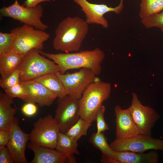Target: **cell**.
I'll return each instance as SVG.
<instances>
[{
    "mask_svg": "<svg viewBox=\"0 0 163 163\" xmlns=\"http://www.w3.org/2000/svg\"><path fill=\"white\" fill-rule=\"evenodd\" d=\"M128 108L140 134L151 136L152 129L160 118L159 114L150 106L143 105L135 93Z\"/></svg>",
    "mask_w": 163,
    "mask_h": 163,
    "instance_id": "30bf717a",
    "label": "cell"
},
{
    "mask_svg": "<svg viewBox=\"0 0 163 163\" xmlns=\"http://www.w3.org/2000/svg\"><path fill=\"white\" fill-rule=\"evenodd\" d=\"M114 157L117 163H157L159 160V155L155 150L147 153L114 151Z\"/></svg>",
    "mask_w": 163,
    "mask_h": 163,
    "instance_id": "e0dca14e",
    "label": "cell"
},
{
    "mask_svg": "<svg viewBox=\"0 0 163 163\" xmlns=\"http://www.w3.org/2000/svg\"><path fill=\"white\" fill-rule=\"evenodd\" d=\"M11 32L14 35L12 51L24 56L33 50H42L44 43L50 37L45 30L25 24L13 29Z\"/></svg>",
    "mask_w": 163,
    "mask_h": 163,
    "instance_id": "277c9868",
    "label": "cell"
},
{
    "mask_svg": "<svg viewBox=\"0 0 163 163\" xmlns=\"http://www.w3.org/2000/svg\"><path fill=\"white\" fill-rule=\"evenodd\" d=\"M109 145L116 152L143 153L149 150L163 151V140L141 134L128 138L116 139Z\"/></svg>",
    "mask_w": 163,
    "mask_h": 163,
    "instance_id": "9c48e42d",
    "label": "cell"
},
{
    "mask_svg": "<svg viewBox=\"0 0 163 163\" xmlns=\"http://www.w3.org/2000/svg\"><path fill=\"white\" fill-rule=\"evenodd\" d=\"M55 0H25L23 5L26 7L30 8L35 7L41 3L45 2H54Z\"/></svg>",
    "mask_w": 163,
    "mask_h": 163,
    "instance_id": "d6a6232c",
    "label": "cell"
},
{
    "mask_svg": "<svg viewBox=\"0 0 163 163\" xmlns=\"http://www.w3.org/2000/svg\"><path fill=\"white\" fill-rule=\"evenodd\" d=\"M13 99L0 91V129H11V128L16 112V109L12 106Z\"/></svg>",
    "mask_w": 163,
    "mask_h": 163,
    "instance_id": "ac0fdd59",
    "label": "cell"
},
{
    "mask_svg": "<svg viewBox=\"0 0 163 163\" xmlns=\"http://www.w3.org/2000/svg\"><path fill=\"white\" fill-rule=\"evenodd\" d=\"M37 110V108L35 104L31 102H27L23 105L21 108L23 113L28 117L34 115Z\"/></svg>",
    "mask_w": 163,
    "mask_h": 163,
    "instance_id": "f546056e",
    "label": "cell"
},
{
    "mask_svg": "<svg viewBox=\"0 0 163 163\" xmlns=\"http://www.w3.org/2000/svg\"><path fill=\"white\" fill-rule=\"evenodd\" d=\"M43 9L41 4L28 8L21 5L18 0L11 5L3 7L0 9L2 17L11 18L34 28L45 30L48 28L41 20Z\"/></svg>",
    "mask_w": 163,
    "mask_h": 163,
    "instance_id": "8992f818",
    "label": "cell"
},
{
    "mask_svg": "<svg viewBox=\"0 0 163 163\" xmlns=\"http://www.w3.org/2000/svg\"><path fill=\"white\" fill-rule=\"evenodd\" d=\"M0 163H14L12 155L7 146L0 148Z\"/></svg>",
    "mask_w": 163,
    "mask_h": 163,
    "instance_id": "4dcf8cb0",
    "label": "cell"
},
{
    "mask_svg": "<svg viewBox=\"0 0 163 163\" xmlns=\"http://www.w3.org/2000/svg\"><path fill=\"white\" fill-rule=\"evenodd\" d=\"M20 80H32L44 75L60 71L58 65L34 49L26 54L20 67Z\"/></svg>",
    "mask_w": 163,
    "mask_h": 163,
    "instance_id": "5b68a950",
    "label": "cell"
},
{
    "mask_svg": "<svg viewBox=\"0 0 163 163\" xmlns=\"http://www.w3.org/2000/svg\"><path fill=\"white\" fill-rule=\"evenodd\" d=\"M116 116V139L131 138L140 134L128 109H123L119 105L114 109Z\"/></svg>",
    "mask_w": 163,
    "mask_h": 163,
    "instance_id": "9a60e30c",
    "label": "cell"
},
{
    "mask_svg": "<svg viewBox=\"0 0 163 163\" xmlns=\"http://www.w3.org/2000/svg\"><path fill=\"white\" fill-rule=\"evenodd\" d=\"M29 134L24 132L19 125L18 118L15 117L11 129V137L6 146L12 155L14 163H27L25 151Z\"/></svg>",
    "mask_w": 163,
    "mask_h": 163,
    "instance_id": "4fadbf2b",
    "label": "cell"
},
{
    "mask_svg": "<svg viewBox=\"0 0 163 163\" xmlns=\"http://www.w3.org/2000/svg\"><path fill=\"white\" fill-rule=\"evenodd\" d=\"M42 56L52 60L58 65L59 72L64 74L67 71L80 68L91 69L96 75L102 70L101 64L105 58L104 52L97 47L91 50H85L74 53L53 54L39 50Z\"/></svg>",
    "mask_w": 163,
    "mask_h": 163,
    "instance_id": "6da1fadb",
    "label": "cell"
},
{
    "mask_svg": "<svg viewBox=\"0 0 163 163\" xmlns=\"http://www.w3.org/2000/svg\"><path fill=\"white\" fill-rule=\"evenodd\" d=\"M28 145L34 153V158L30 163H68L67 157L62 153L31 142Z\"/></svg>",
    "mask_w": 163,
    "mask_h": 163,
    "instance_id": "2e32d148",
    "label": "cell"
},
{
    "mask_svg": "<svg viewBox=\"0 0 163 163\" xmlns=\"http://www.w3.org/2000/svg\"><path fill=\"white\" fill-rule=\"evenodd\" d=\"M73 1L81 7L85 15V21L88 24L100 25L105 28L108 27L109 23L104 16V14L109 12H113L119 14L124 8V0H121L119 5L115 7H109L104 4L90 3L87 0Z\"/></svg>",
    "mask_w": 163,
    "mask_h": 163,
    "instance_id": "7c38bea8",
    "label": "cell"
},
{
    "mask_svg": "<svg viewBox=\"0 0 163 163\" xmlns=\"http://www.w3.org/2000/svg\"><path fill=\"white\" fill-rule=\"evenodd\" d=\"M56 74L62 83L67 94L79 100L87 88L99 78L90 69L82 68L73 73Z\"/></svg>",
    "mask_w": 163,
    "mask_h": 163,
    "instance_id": "ba28073f",
    "label": "cell"
},
{
    "mask_svg": "<svg viewBox=\"0 0 163 163\" xmlns=\"http://www.w3.org/2000/svg\"><path fill=\"white\" fill-rule=\"evenodd\" d=\"M11 137V129H0V148L6 146Z\"/></svg>",
    "mask_w": 163,
    "mask_h": 163,
    "instance_id": "1f68e13d",
    "label": "cell"
},
{
    "mask_svg": "<svg viewBox=\"0 0 163 163\" xmlns=\"http://www.w3.org/2000/svg\"><path fill=\"white\" fill-rule=\"evenodd\" d=\"M3 1H5V0H3Z\"/></svg>",
    "mask_w": 163,
    "mask_h": 163,
    "instance_id": "836d02e7",
    "label": "cell"
},
{
    "mask_svg": "<svg viewBox=\"0 0 163 163\" xmlns=\"http://www.w3.org/2000/svg\"><path fill=\"white\" fill-rule=\"evenodd\" d=\"M14 35L11 33L0 32V55L7 53L12 51Z\"/></svg>",
    "mask_w": 163,
    "mask_h": 163,
    "instance_id": "484cf974",
    "label": "cell"
},
{
    "mask_svg": "<svg viewBox=\"0 0 163 163\" xmlns=\"http://www.w3.org/2000/svg\"><path fill=\"white\" fill-rule=\"evenodd\" d=\"M80 117L78 99L68 95L58 98L54 118L60 133L66 134Z\"/></svg>",
    "mask_w": 163,
    "mask_h": 163,
    "instance_id": "8fae6325",
    "label": "cell"
},
{
    "mask_svg": "<svg viewBox=\"0 0 163 163\" xmlns=\"http://www.w3.org/2000/svg\"><path fill=\"white\" fill-rule=\"evenodd\" d=\"M88 24L77 16L68 17L62 20L55 30L54 48L66 53L78 51L88 33Z\"/></svg>",
    "mask_w": 163,
    "mask_h": 163,
    "instance_id": "7a4b0ae2",
    "label": "cell"
},
{
    "mask_svg": "<svg viewBox=\"0 0 163 163\" xmlns=\"http://www.w3.org/2000/svg\"><path fill=\"white\" fill-rule=\"evenodd\" d=\"M139 16L141 19L163 10V0H141Z\"/></svg>",
    "mask_w": 163,
    "mask_h": 163,
    "instance_id": "603a6c76",
    "label": "cell"
},
{
    "mask_svg": "<svg viewBox=\"0 0 163 163\" xmlns=\"http://www.w3.org/2000/svg\"><path fill=\"white\" fill-rule=\"evenodd\" d=\"M20 82V71L19 69L5 78H1L0 86L4 90Z\"/></svg>",
    "mask_w": 163,
    "mask_h": 163,
    "instance_id": "4316f807",
    "label": "cell"
},
{
    "mask_svg": "<svg viewBox=\"0 0 163 163\" xmlns=\"http://www.w3.org/2000/svg\"><path fill=\"white\" fill-rule=\"evenodd\" d=\"M60 133L58 125L50 114L40 118L35 123L29 134L30 142L42 146L56 149Z\"/></svg>",
    "mask_w": 163,
    "mask_h": 163,
    "instance_id": "52a82bcc",
    "label": "cell"
},
{
    "mask_svg": "<svg viewBox=\"0 0 163 163\" xmlns=\"http://www.w3.org/2000/svg\"><path fill=\"white\" fill-rule=\"evenodd\" d=\"M4 90L5 93L10 97L13 98L18 97L25 102L27 93L20 82Z\"/></svg>",
    "mask_w": 163,
    "mask_h": 163,
    "instance_id": "83f0119b",
    "label": "cell"
},
{
    "mask_svg": "<svg viewBox=\"0 0 163 163\" xmlns=\"http://www.w3.org/2000/svg\"><path fill=\"white\" fill-rule=\"evenodd\" d=\"M27 96L26 102L37 103L41 107L50 106L57 97L44 85L32 80L20 81Z\"/></svg>",
    "mask_w": 163,
    "mask_h": 163,
    "instance_id": "5bb4252c",
    "label": "cell"
},
{
    "mask_svg": "<svg viewBox=\"0 0 163 163\" xmlns=\"http://www.w3.org/2000/svg\"><path fill=\"white\" fill-rule=\"evenodd\" d=\"M89 142L99 149L102 154L101 161L104 163H117L115 159L114 151L110 147L104 132L93 133Z\"/></svg>",
    "mask_w": 163,
    "mask_h": 163,
    "instance_id": "ffe728a7",
    "label": "cell"
},
{
    "mask_svg": "<svg viewBox=\"0 0 163 163\" xmlns=\"http://www.w3.org/2000/svg\"><path fill=\"white\" fill-rule=\"evenodd\" d=\"M141 22L146 28L156 27L160 29L163 34V10L161 13H157L141 19Z\"/></svg>",
    "mask_w": 163,
    "mask_h": 163,
    "instance_id": "d4e9b609",
    "label": "cell"
},
{
    "mask_svg": "<svg viewBox=\"0 0 163 163\" xmlns=\"http://www.w3.org/2000/svg\"><path fill=\"white\" fill-rule=\"evenodd\" d=\"M111 91L110 84L100 78L89 85L79 100L81 117L91 123L95 121L97 111L110 97Z\"/></svg>",
    "mask_w": 163,
    "mask_h": 163,
    "instance_id": "3957f363",
    "label": "cell"
},
{
    "mask_svg": "<svg viewBox=\"0 0 163 163\" xmlns=\"http://www.w3.org/2000/svg\"><path fill=\"white\" fill-rule=\"evenodd\" d=\"M105 111V107L102 105L97 113L95 121L97 123V133L104 132L109 129L108 126L104 118Z\"/></svg>",
    "mask_w": 163,
    "mask_h": 163,
    "instance_id": "f1b7e54d",
    "label": "cell"
},
{
    "mask_svg": "<svg viewBox=\"0 0 163 163\" xmlns=\"http://www.w3.org/2000/svg\"><path fill=\"white\" fill-rule=\"evenodd\" d=\"M92 123L80 117L65 134L78 141L82 136L87 135L88 130L91 126Z\"/></svg>",
    "mask_w": 163,
    "mask_h": 163,
    "instance_id": "cb8c5ba5",
    "label": "cell"
},
{
    "mask_svg": "<svg viewBox=\"0 0 163 163\" xmlns=\"http://www.w3.org/2000/svg\"><path fill=\"white\" fill-rule=\"evenodd\" d=\"M56 72L47 74L33 80L41 83L57 97L61 98L67 94L65 88Z\"/></svg>",
    "mask_w": 163,
    "mask_h": 163,
    "instance_id": "7402d4cb",
    "label": "cell"
},
{
    "mask_svg": "<svg viewBox=\"0 0 163 163\" xmlns=\"http://www.w3.org/2000/svg\"><path fill=\"white\" fill-rule=\"evenodd\" d=\"M78 146V141L70 138L65 134L60 132L56 149V150L62 153L66 156L68 163L76 162L74 155L75 154H79L77 149Z\"/></svg>",
    "mask_w": 163,
    "mask_h": 163,
    "instance_id": "44dd1931",
    "label": "cell"
},
{
    "mask_svg": "<svg viewBox=\"0 0 163 163\" xmlns=\"http://www.w3.org/2000/svg\"><path fill=\"white\" fill-rule=\"evenodd\" d=\"M25 56L12 51L6 54L0 55L1 78H5L19 69Z\"/></svg>",
    "mask_w": 163,
    "mask_h": 163,
    "instance_id": "d6986e66",
    "label": "cell"
}]
</instances>
